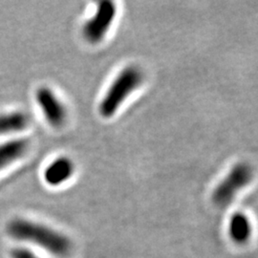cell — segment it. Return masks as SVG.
<instances>
[{"label": "cell", "mask_w": 258, "mask_h": 258, "mask_svg": "<svg viewBox=\"0 0 258 258\" xmlns=\"http://www.w3.org/2000/svg\"><path fill=\"white\" fill-rule=\"evenodd\" d=\"M30 143L27 139H13L0 144V171L21 159L27 153Z\"/></svg>", "instance_id": "7"}, {"label": "cell", "mask_w": 258, "mask_h": 258, "mask_svg": "<svg viewBox=\"0 0 258 258\" xmlns=\"http://www.w3.org/2000/svg\"><path fill=\"white\" fill-rule=\"evenodd\" d=\"M13 258H36L26 249H16L13 252Z\"/></svg>", "instance_id": "10"}, {"label": "cell", "mask_w": 258, "mask_h": 258, "mask_svg": "<svg viewBox=\"0 0 258 258\" xmlns=\"http://www.w3.org/2000/svg\"><path fill=\"white\" fill-rule=\"evenodd\" d=\"M251 233L252 227L249 217L242 212H235L229 223V234L231 239L235 244L243 245L249 241Z\"/></svg>", "instance_id": "8"}, {"label": "cell", "mask_w": 258, "mask_h": 258, "mask_svg": "<svg viewBox=\"0 0 258 258\" xmlns=\"http://www.w3.org/2000/svg\"><path fill=\"white\" fill-rule=\"evenodd\" d=\"M30 123V117L23 111H11L0 114V136L23 131Z\"/></svg>", "instance_id": "9"}, {"label": "cell", "mask_w": 258, "mask_h": 258, "mask_svg": "<svg viewBox=\"0 0 258 258\" xmlns=\"http://www.w3.org/2000/svg\"><path fill=\"white\" fill-rule=\"evenodd\" d=\"M36 101L50 125L60 127L64 124L67 119L66 107L51 88L47 86L39 87L36 93Z\"/></svg>", "instance_id": "5"}, {"label": "cell", "mask_w": 258, "mask_h": 258, "mask_svg": "<svg viewBox=\"0 0 258 258\" xmlns=\"http://www.w3.org/2000/svg\"><path fill=\"white\" fill-rule=\"evenodd\" d=\"M8 231L13 237L35 243L56 256H66L71 250V242L64 235L35 222L16 219L10 223Z\"/></svg>", "instance_id": "1"}, {"label": "cell", "mask_w": 258, "mask_h": 258, "mask_svg": "<svg viewBox=\"0 0 258 258\" xmlns=\"http://www.w3.org/2000/svg\"><path fill=\"white\" fill-rule=\"evenodd\" d=\"M117 15V6L113 1H100L92 17L87 19L83 27L84 38L91 44L100 43L109 32Z\"/></svg>", "instance_id": "3"}, {"label": "cell", "mask_w": 258, "mask_h": 258, "mask_svg": "<svg viewBox=\"0 0 258 258\" xmlns=\"http://www.w3.org/2000/svg\"><path fill=\"white\" fill-rule=\"evenodd\" d=\"M253 171L247 164H238L232 167L231 172L215 188L212 194V200L219 207L228 206L245 186L251 182Z\"/></svg>", "instance_id": "4"}, {"label": "cell", "mask_w": 258, "mask_h": 258, "mask_svg": "<svg viewBox=\"0 0 258 258\" xmlns=\"http://www.w3.org/2000/svg\"><path fill=\"white\" fill-rule=\"evenodd\" d=\"M74 173V162L69 157H57L45 167L43 179L47 184L58 186L69 181Z\"/></svg>", "instance_id": "6"}, {"label": "cell", "mask_w": 258, "mask_h": 258, "mask_svg": "<svg viewBox=\"0 0 258 258\" xmlns=\"http://www.w3.org/2000/svg\"><path fill=\"white\" fill-rule=\"evenodd\" d=\"M144 74L136 66L125 67L111 83L100 102L99 111L103 118H111L119 110L131 93L141 86Z\"/></svg>", "instance_id": "2"}]
</instances>
